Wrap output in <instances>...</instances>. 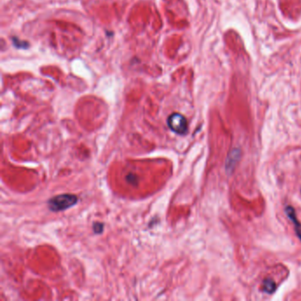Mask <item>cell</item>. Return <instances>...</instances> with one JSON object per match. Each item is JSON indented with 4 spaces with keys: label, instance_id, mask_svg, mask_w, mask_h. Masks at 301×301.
Returning a JSON list of instances; mask_svg holds the SVG:
<instances>
[{
    "label": "cell",
    "instance_id": "obj_1",
    "mask_svg": "<svg viewBox=\"0 0 301 301\" xmlns=\"http://www.w3.org/2000/svg\"><path fill=\"white\" fill-rule=\"evenodd\" d=\"M78 201V197L75 195L64 194L54 196L48 201V206L51 211L59 212L66 210L69 207L75 206Z\"/></svg>",
    "mask_w": 301,
    "mask_h": 301
},
{
    "label": "cell",
    "instance_id": "obj_2",
    "mask_svg": "<svg viewBox=\"0 0 301 301\" xmlns=\"http://www.w3.org/2000/svg\"><path fill=\"white\" fill-rule=\"evenodd\" d=\"M169 128L172 132L183 135L188 132V120L180 113H172L167 119Z\"/></svg>",
    "mask_w": 301,
    "mask_h": 301
},
{
    "label": "cell",
    "instance_id": "obj_3",
    "mask_svg": "<svg viewBox=\"0 0 301 301\" xmlns=\"http://www.w3.org/2000/svg\"><path fill=\"white\" fill-rule=\"evenodd\" d=\"M286 212H287V214L289 215V217L291 219H293V221H294V223H295V230H296V232H297L298 236L300 237V239H301V224L298 223L297 219H296V215H295V211H294V208L293 207H288L286 208Z\"/></svg>",
    "mask_w": 301,
    "mask_h": 301
},
{
    "label": "cell",
    "instance_id": "obj_4",
    "mask_svg": "<svg viewBox=\"0 0 301 301\" xmlns=\"http://www.w3.org/2000/svg\"><path fill=\"white\" fill-rule=\"evenodd\" d=\"M277 288V286L275 284V282L271 279H266L263 283V289L268 293V294H272L275 292V290Z\"/></svg>",
    "mask_w": 301,
    "mask_h": 301
},
{
    "label": "cell",
    "instance_id": "obj_5",
    "mask_svg": "<svg viewBox=\"0 0 301 301\" xmlns=\"http://www.w3.org/2000/svg\"><path fill=\"white\" fill-rule=\"evenodd\" d=\"M103 228H104L103 223H95L94 225H93V231H94L95 233L99 234V233H102V231H103Z\"/></svg>",
    "mask_w": 301,
    "mask_h": 301
}]
</instances>
